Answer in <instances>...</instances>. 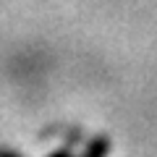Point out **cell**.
<instances>
[{"mask_svg": "<svg viewBox=\"0 0 157 157\" xmlns=\"http://www.w3.org/2000/svg\"><path fill=\"white\" fill-rule=\"evenodd\" d=\"M110 155V139L107 136H97V139L89 141V147H86V152L81 157H107Z\"/></svg>", "mask_w": 157, "mask_h": 157, "instance_id": "1", "label": "cell"}, {"mask_svg": "<svg viewBox=\"0 0 157 157\" xmlns=\"http://www.w3.org/2000/svg\"><path fill=\"white\" fill-rule=\"evenodd\" d=\"M47 157H73V155H71V149H58V152H52Z\"/></svg>", "mask_w": 157, "mask_h": 157, "instance_id": "3", "label": "cell"}, {"mask_svg": "<svg viewBox=\"0 0 157 157\" xmlns=\"http://www.w3.org/2000/svg\"><path fill=\"white\" fill-rule=\"evenodd\" d=\"M0 157H21L18 152H13V149H6V147H0Z\"/></svg>", "mask_w": 157, "mask_h": 157, "instance_id": "2", "label": "cell"}]
</instances>
